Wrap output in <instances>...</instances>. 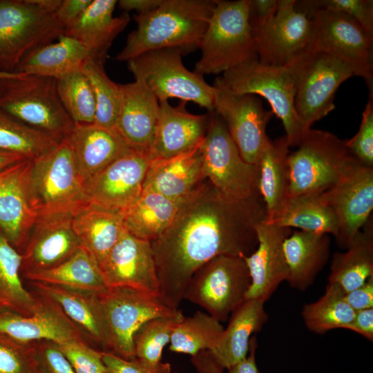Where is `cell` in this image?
<instances>
[{
	"label": "cell",
	"mask_w": 373,
	"mask_h": 373,
	"mask_svg": "<svg viewBox=\"0 0 373 373\" xmlns=\"http://www.w3.org/2000/svg\"><path fill=\"white\" fill-rule=\"evenodd\" d=\"M21 276L29 282L54 285L92 294H99L108 289L98 262L82 247L55 267L25 273Z\"/></svg>",
	"instance_id": "d6a6232c"
},
{
	"label": "cell",
	"mask_w": 373,
	"mask_h": 373,
	"mask_svg": "<svg viewBox=\"0 0 373 373\" xmlns=\"http://www.w3.org/2000/svg\"><path fill=\"white\" fill-rule=\"evenodd\" d=\"M32 357L36 368L43 373H76L55 343H32Z\"/></svg>",
	"instance_id": "f907efd6"
},
{
	"label": "cell",
	"mask_w": 373,
	"mask_h": 373,
	"mask_svg": "<svg viewBox=\"0 0 373 373\" xmlns=\"http://www.w3.org/2000/svg\"><path fill=\"white\" fill-rule=\"evenodd\" d=\"M286 228L338 236V222L323 193L287 197L272 222Z\"/></svg>",
	"instance_id": "8d00e7d4"
},
{
	"label": "cell",
	"mask_w": 373,
	"mask_h": 373,
	"mask_svg": "<svg viewBox=\"0 0 373 373\" xmlns=\"http://www.w3.org/2000/svg\"><path fill=\"white\" fill-rule=\"evenodd\" d=\"M250 285L249 271L242 257L218 256L194 273L183 299L200 306L219 322H224L246 300Z\"/></svg>",
	"instance_id": "7c38bea8"
},
{
	"label": "cell",
	"mask_w": 373,
	"mask_h": 373,
	"mask_svg": "<svg viewBox=\"0 0 373 373\" xmlns=\"http://www.w3.org/2000/svg\"><path fill=\"white\" fill-rule=\"evenodd\" d=\"M373 341V308L356 311L352 321L344 328Z\"/></svg>",
	"instance_id": "9f6ffc18"
},
{
	"label": "cell",
	"mask_w": 373,
	"mask_h": 373,
	"mask_svg": "<svg viewBox=\"0 0 373 373\" xmlns=\"http://www.w3.org/2000/svg\"><path fill=\"white\" fill-rule=\"evenodd\" d=\"M296 6L309 12L313 21L306 50L327 53L350 64L373 88V34L344 13L312 8L305 1H296Z\"/></svg>",
	"instance_id": "8fae6325"
},
{
	"label": "cell",
	"mask_w": 373,
	"mask_h": 373,
	"mask_svg": "<svg viewBox=\"0 0 373 373\" xmlns=\"http://www.w3.org/2000/svg\"><path fill=\"white\" fill-rule=\"evenodd\" d=\"M162 0H120L117 4L126 12L135 10L137 14L150 12L159 6Z\"/></svg>",
	"instance_id": "91938a15"
},
{
	"label": "cell",
	"mask_w": 373,
	"mask_h": 373,
	"mask_svg": "<svg viewBox=\"0 0 373 373\" xmlns=\"http://www.w3.org/2000/svg\"><path fill=\"white\" fill-rule=\"evenodd\" d=\"M289 148L285 135L274 140L269 138L257 163L258 189L265 207L267 222L274 220L287 198Z\"/></svg>",
	"instance_id": "1f68e13d"
},
{
	"label": "cell",
	"mask_w": 373,
	"mask_h": 373,
	"mask_svg": "<svg viewBox=\"0 0 373 373\" xmlns=\"http://www.w3.org/2000/svg\"><path fill=\"white\" fill-rule=\"evenodd\" d=\"M61 140L25 124L0 108L1 151L34 160L54 148Z\"/></svg>",
	"instance_id": "60d3db41"
},
{
	"label": "cell",
	"mask_w": 373,
	"mask_h": 373,
	"mask_svg": "<svg viewBox=\"0 0 373 373\" xmlns=\"http://www.w3.org/2000/svg\"><path fill=\"white\" fill-rule=\"evenodd\" d=\"M345 298L355 312L373 308V276L358 287L345 293Z\"/></svg>",
	"instance_id": "11a10c76"
},
{
	"label": "cell",
	"mask_w": 373,
	"mask_h": 373,
	"mask_svg": "<svg viewBox=\"0 0 373 373\" xmlns=\"http://www.w3.org/2000/svg\"><path fill=\"white\" fill-rule=\"evenodd\" d=\"M72 224L80 246L99 267L126 231L124 214L89 202L72 213Z\"/></svg>",
	"instance_id": "f546056e"
},
{
	"label": "cell",
	"mask_w": 373,
	"mask_h": 373,
	"mask_svg": "<svg viewBox=\"0 0 373 373\" xmlns=\"http://www.w3.org/2000/svg\"><path fill=\"white\" fill-rule=\"evenodd\" d=\"M37 294L56 304L82 332L103 347V332L96 294L30 282Z\"/></svg>",
	"instance_id": "74e56055"
},
{
	"label": "cell",
	"mask_w": 373,
	"mask_h": 373,
	"mask_svg": "<svg viewBox=\"0 0 373 373\" xmlns=\"http://www.w3.org/2000/svg\"><path fill=\"white\" fill-rule=\"evenodd\" d=\"M31 178L39 215L73 213L87 202L84 182L66 137L32 160Z\"/></svg>",
	"instance_id": "5bb4252c"
},
{
	"label": "cell",
	"mask_w": 373,
	"mask_h": 373,
	"mask_svg": "<svg viewBox=\"0 0 373 373\" xmlns=\"http://www.w3.org/2000/svg\"><path fill=\"white\" fill-rule=\"evenodd\" d=\"M81 70L92 87L96 107L95 124L114 130L120 104L119 84L108 77L104 64L90 57Z\"/></svg>",
	"instance_id": "ee69618b"
},
{
	"label": "cell",
	"mask_w": 373,
	"mask_h": 373,
	"mask_svg": "<svg viewBox=\"0 0 373 373\" xmlns=\"http://www.w3.org/2000/svg\"><path fill=\"white\" fill-rule=\"evenodd\" d=\"M329 249V235L300 230L291 232L283 242L286 281L300 291L307 289L327 263Z\"/></svg>",
	"instance_id": "4dcf8cb0"
},
{
	"label": "cell",
	"mask_w": 373,
	"mask_h": 373,
	"mask_svg": "<svg viewBox=\"0 0 373 373\" xmlns=\"http://www.w3.org/2000/svg\"><path fill=\"white\" fill-rule=\"evenodd\" d=\"M176 49L152 50L127 61L135 81L143 84L160 101L178 98L214 111L217 89L203 76L189 70Z\"/></svg>",
	"instance_id": "9c48e42d"
},
{
	"label": "cell",
	"mask_w": 373,
	"mask_h": 373,
	"mask_svg": "<svg viewBox=\"0 0 373 373\" xmlns=\"http://www.w3.org/2000/svg\"><path fill=\"white\" fill-rule=\"evenodd\" d=\"M256 337L253 336L250 341L247 356L244 360L228 368L227 373H259L256 361Z\"/></svg>",
	"instance_id": "680465c9"
},
{
	"label": "cell",
	"mask_w": 373,
	"mask_h": 373,
	"mask_svg": "<svg viewBox=\"0 0 373 373\" xmlns=\"http://www.w3.org/2000/svg\"><path fill=\"white\" fill-rule=\"evenodd\" d=\"M60 101L76 124H93L95 120V102L90 84L82 70L56 79Z\"/></svg>",
	"instance_id": "7bdbcfd3"
},
{
	"label": "cell",
	"mask_w": 373,
	"mask_h": 373,
	"mask_svg": "<svg viewBox=\"0 0 373 373\" xmlns=\"http://www.w3.org/2000/svg\"><path fill=\"white\" fill-rule=\"evenodd\" d=\"M223 330L220 322L206 312L197 311L192 316H184L177 325L169 350L191 356L200 351L210 350Z\"/></svg>",
	"instance_id": "b9f144b4"
},
{
	"label": "cell",
	"mask_w": 373,
	"mask_h": 373,
	"mask_svg": "<svg viewBox=\"0 0 373 373\" xmlns=\"http://www.w3.org/2000/svg\"><path fill=\"white\" fill-rule=\"evenodd\" d=\"M35 373H43V372H41V371H39L38 369L36 368Z\"/></svg>",
	"instance_id": "be15d7a7"
},
{
	"label": "cell",
	"mask_w": 373,
	"mask_h": 373,
	"mask_svg": "<svg viewBox=\"0 0 373 373\" xmlns=\"http://www.w3.org/2000/svg\"><path fill=\"white\" fill-rule=\"evenodd\" d=\"M278 0H249L248 21L252 32L264 28L274 17Z\"/></svg>",
	"instance_id": "f5cc1de1"
},
{
	"label": "cell",
	"mask_w": 373,
	"mask_h": 373,
	"mask_svg": "<svg viewBox=\"0 0 373 373\" xmlns=\"http://www.w3.org/2000/svg\"><path fill=\"white\" fill-rule=\"evenodd\" d=\"M22 256L0 230V307L23 316L37 312L42 298L27 290L21 274Z\"/></svg>",
	"instance_id": "f35d334b"
},
{
	"label": "cell",
	"mask_w": 373,
	"mask_h": 373,
	"mask_svg": "<svg viewBox=\"0 0 373 373\" xmlns=\"http://www.w3.org/2000/svg\"><path fill=\"white\" fill-rule=\"evenodd\" d=\"M266 220L260 194L236 200L207 180L182 204L173 222L151 242L158 298L177 310L194 273L222 255L245 257L256 248V227Z\"/></svg>",
	"instance_id": "6da1fadb"
},
{
	"label": "cell",
	"mask_w": 373,
	"mask_h": 373,
	"mask_svg": "<svg viewBox=\"0 0 373 373\" xmlns=\"http://www.w3.org/2000/svg\"><path fill=\"white\" fill-rule=\"evenodd\" d=\"M296 0H278L276 12L262 29L254 32L259 62L285 66L309 46L313 21L309 12L298 8Z\"/></svg>",
	"instance_id": "2e32d148"
},
{
	"label": "cell",
	"mask_w": 373,
	"mask_h": 373,
	"mask_svg": "<svg viewBox=\"0 0 373 373\" xmlns=\"http://www.w3.org/2000/svg\"><path fill=\"white\" fill-rule=\"evenodd\" d=\"M0 108L25 124L63 140L74 123L65 111L56 79L26 75L0 82Z\"/></svg>",
	"instance_id": "52a82bcc"
},
{
	"label": "cell",
	"mask_w": 373,
	"mask_h": 373,
	"mask_svg": "<svg viewBox=\"0 0 373 373\" xmlns=\"http://www.w3.org/2000/svg\"><path fill=\"white\" fill-rule=\"evenodd\" d=\"M119 88L114 130L131 149L149 155L159 117V100L138 81L119 84Z\"/></svg>",
	"instance_id": "cb8c5ba5"
},
{
	"label": "cell",
	"mask_w": 373,
	"mask_h": 373,
	"mask_svg": "<svg viewBox=\"0 0 373 373\" xmlns=\"http://www.w3.org/2000/svg\"><path fill=\"white\" fill-rule=\"evenodd\" d=\"M159 117L149 151L151 159L168 158L186 152L201 143L205 136L209 113H191L187 102L173 106L168 100L160 101Z\"/></svg>",
	"instance_id": "484cf974"
},
{
	"label": "cell",
	"mask_w": 373,
	"mask_h": 373,
	"mask_svg": "<svg viewBox=\"0 0 373 373\" xmlns=\"http://www.w3.org/2000/svg\"><path fill=\"white\" fill-rule=\"evenodd\" d=\"M216 89L214 111L224 121L244 160L257 165L269 140L266 128L274 113L264 108L256 95H234Z\"/></svg>",
	"instance_id": "d6986e66"
},
{
	"label": "cell",
	"mask_w": 373,
	"mask_h": 373,
	"mask_svg": "<svg viewBox=\"0 0 373 373\" xmlns=\"http://www.w3.org/2000/svg\"><path fill=\"white\" fill-rule=\"evenodd\" d=\"M80 247L72 213L39 214L21 254V274L55 267Z\"/></svg>",
	"instance_id": "ffe728a7"
},
{
	"label": "cell",
	"mask_w": 373,
	"mask_h": 373,
	"mask_svg": "<svg viewBox=\"0 0 373 373\" xmlns=\"http://www.w3.org/2000/svg\"><path fill=\"white\" fill-rule=\"evenodd\" d=\"M32 166L25 159L0 171V230L20 254L39 216Z\"/></svg>",
	"instance_id": "e0dca14e"
},
{
	"label": "cell",
	"mask_w": 373,
	"mask_h": 373,
	"mask_svg": "<svg viewBox=\"0 0 373 373\" xmlns=\"http://www.w3.org/2000/svg\"><path fill=\"white\" fill-rule=\"evenodd\" d=\"M249 0H216L199 48L194 72L220 75L258 59L256 44L248 21Z\"/></svg>",
	"instance_id": "3957f363"
},
{
	"label": "cell",
	"mask_w": 373,
	"mask_h": 373,
	"mask_svg": "<svg viewBox=\"0 0 373 373\" xmlns=\"http://www.w3.org/2000/svg\"><path fill=\"white\" fill-rule=\"evenodd\" d=\"M76 373H107L102 361V352L86 342L58 345Z\"/></svg>",
	"instance_id": "681fc988"
},
{
	"label": "cell",
	"mask_w": 373,
	"mask_h": 373,
	"mask_svg": "<svg viewBox=\"0 0 373 373\" xmlns=\"http://www.w3.org/2000/svg\"><path fill=\"white\" fill-rule=\"evenodd\" d=\"M32 343L23 344L0 334V373H35Z\"/></svg>",
	"instance_id": "7dc6e473"
},
{
	"label": "cell",
	"mask_w": 373,
	"mask_h": 373,
	"mask_svg": "<svg viewBox=\"0 0 373 373\" xmlns=\"http://www.w3.org/2000/svg\"><path fill=\"white\" fill-rule=\"evenodd\" d=\"M40 296L42 305L32 315L23 316L9 310L0 312V334L23 344L41 341L57 345L86 342L79 329L59 307L48 298Z\"/></svg>",
	"instance_id": "603a6c76"
},
{
	"label": "cell",
	"mask_w": 373,
	"mask_h": 373,
	"mask_svg": "<svg viewBox=\"0 0 373 373\" xmlns=\"http://www.w3.org/2000/svg\"><path fill=\"white\" fill-rule=\"evenodd\" d=\"M108 373V372H107Z\"/></svg>",
	"instance_id": "03108f58"
},
{
	"label": "cell",
	"mask_w": 373,
	"mask_h": 373,
	"mask_svg": "<svg viewBox=\"0 0 373 373\" xmlns=\"http://www.w3.org/2000/svg\"><path fill=\"white\" fill-rule=\"evenodd\" d=\"M117 4L115 0H93L64 30V35L81 44L90 58L102 64L113 41L131 20L128 12L113 17Z\"/></svg>",
	"instance_id": "4316f807"
},
{
	"label": "cell",
	"mask_w": 373,
	"mask_h": 373,
	"mask_svg": "<svg viewBox=\"0 0 373 373\" xmlns=\"http://www.w3.org/2000/svg\"><path fill=\"white\" fill-rule=\"evenodd\" d=\"M287 65L295 78L296 112L308 128L335 108V94L343 82L360 77L354 66L322 52L305 50Z\"/></svg>",
	"instance_id": "ba28073f"
},
{
	"label": "cell",
	"mask_w": 373,
	"mask_h": 373,
	"mask_svg": "<svg viewBox=\"0 0 373 373\" xmlns=\"http://www.w3.org/2000/svg\"><path fill=\"white\" fill-rule=\"evenodd\" d=\"M187 198L174 200L142 189L139 198L124 214L126 230L140 239L149 242L155 240L171 224Z\"/></svg>",
	"instance_id": "e575fe53"
},
{
	"label": "cell",
	"mask_w": 373,
	"mask_h": 373,
	"mask_svg": "<svg viewBox=\"0 0 373 373\" xmlns=\"http://www.w3.org/2000/svg\"><path fill=\"white\" fill-rule=\"evenodd\" d=\"M323 195L337 219L338 232L336 241L345 249L370 218L373 209V168L352 157L335 184Z\"/></svg>",
	"instance_id": "9a60e30c"
},
{
	"label": "cell",
	"mask_w": 373,
	"mask_h": 373,
	"mask_svg": "<svg viewBox=\"0 0 373 373\" xmlns=\"http://www.w3.org/2000/svg\"><path fill=\"white\" fill-rule=\"evenodd\" d=\"M191 361L197 373H224V369L208 351L199 352Z\"/></svg>",
	"instance_id": "6f0895ef"
},
{
	"label": "cell",
	"mask_w": 373,
	"mask_h": 373,
	"mask_svg": "<svg viewBox=\"0 0 373 373\" xmlns=\"http://www.w3.org/2000/svg\"><path fill=\"white\" fill-rule=\"evenodd\" d=\"M184 316L178 309L172 315L153 318L144 323L133 336L135 358L157 363L163 348L170 342L173 332Z\"/></svg>",
	"instance_id": "f6af8a7d"
},
{
	"label": "cell",
	"mask_w": 373,
	"mask_h": 373,
	"mask_svg": "<svg viewBox=\"0 0 373 373\" xmlns=\"http://www.w3.org/2000/svg\"><path fill=\"white\" fill-rule=\"evenodd\" d=\"M208 113V126L202 144L207 180L233 199L243 200L260 194L258 166L244 160L220 115L215 111Z\"/></svg>",
	"instance_id": "4fadbf2b"
},
{
	"label": "cell",
	"mask_w": 373,
	"mask_h": 373,
	"mask_svg": "<svg viewBox=\"0 0 373 373\" xmlns=\"http://www.w3.org/2000/svg\"><path fill=\"white\" fill-rule=\"evenodd\" d=\"M89 57L86 49L75 39L63 35L57 40L28 54L15 73L35 75L57 79L81 70Z\"/></svg>",
	"instance_id": "d590c367"
},
{
	"label": "cell",
	"mask_w": 373,
	"mask_h": 373,
	"mask_svg": "<svg viewBox=\"0 0 373 373\" xmlns=\"http://www.w3.org/2000/svg\"><path fill=\"white\" fill-rule=\"evenodd\" d=\"M150 161L131 149L84 182L86 201L124 214L142 191Z\"/></svg>",
	"instance_id": "ac0fdd59"
},
{
	"label": "cell",
	"mask_w": 373,
	"mask_h": 373,
	"mask_svg": "<svg viewBox=\"0 0 373 373\" xmlns=\"http://www.w3.org/2000/svg\"><path fill=\"white\" fill-rule=\"evenodd\" d=\"M23 74V73H8V72L0 71V82L5 79L18 77L22 75Z\"/></svg>",
	"instance_id": "6125c7cd"
},
{
	"label": "cell",
	"mask_w": 373,
	"mask_h": 373,
	"mask_svg": "<svg viewBox=\"0 0 373 373\" xmlns=\"http://www.w3.org/2000/svg\"><path fill=\"white\" fill-rule=\"evenodd\" d=\"M3 310H6V309H5L2 308L1 307H0V312H1Z\"/></svg>",
	"instance_id": "e7e4bbea"
},
{
	"label": "cell",
	"mask_w": 373,
	"mask_h": 373,
	"mask_svg": "<svg viewBox=\"0 0 373 373\" xmlns=\"http://www.w3.org/2000/svg\"><path fill=\"white\" fill-rule=\"evenodd\" d=\"M305 3L315 8L344 13L373 34L372 0H307Z\"/></svg>",
	"instance_id": "c3c4849f"
},
{
	"label": "cell",
	"mask_w": 373,
	"mask_h": 373,
	"mask_svg": "<svg viewBox=\"0 0 373 373\" xmlns=\"http://www.w3.org/2000/svg\"><path fill=\"white\" fill-rule=\"evenodd\" d=\"M202 142L173 157L151 159L143 189L174 200L190 197L207 180L203 166Z\"/></svg>",
	"instance_id": "d4e9b609"
},
{
	"label": "cell",
	"mask_w": 373,
	"mask_h": 373,
	"mask_svg": "<svg viewBox=\"0 0 373 373\" xmlns=\"http://www.w3.org/2000/svg\"><path fill=\"white\" fill-rule=\"evenodd\" d=\"M216 0H162L154 10L133 16L136 28L116 59L128 61L145 52L176 49L182 55L199 48Z\"/></svg>",
	"instance_id": "7a4b0ae2"
},
{
	"label": "cell",
	"mask_w": 373,
	"mask_h": 373,
	"mask_svg": "<svg viewBox=\"0 0 373 373\" xmlns=\"http://www.w3.org/2000/svg\"><path fill=\"white\" fill-rule=\"evenodd\" d=\"M103 332L104 352L135 358L133 336L146 321L175 314L158 296L126 287H108L96 294Z\"/></svg>",
	"instance_id": "8992f818"
},
{
	"label": "cell",
	"mask_w": 373,
	"mask_h": 373,
	"mask_svg": "<svg viewBox=\"0 0 373 373\" xmlns=\"http://www.w3.org/2000/svg\"><path fill=\"white\" fill-rule=\"evenodd\" d=\"M349 154L361 164L373 168V88L362 114L357 133L345 140Z\"/></svg>",
	"instance_id": "bcb514c9"
},
{
	"label": "cell",
	"mask_w": 373,
	"mask_h": 373,
	"mask_svg": "<svg viewBox=\"0 0 373 373\" xmlns=\"http://www.w3.org/2000/svg\"><path fill=\"white\" fill-rule=\"evenodd\" d=\"M93 0H61L54 12L56 21L65 29L72 24Z\"/></svg>",
	"instance_id": "db71d44e"
},
{
	"label": "cell",
	"mask_w": 373,
	"mask_h": 373,
	"mask_svg": "<svg viewBox=\"0 0 373 373\" xmlns=\"http://www.w3.org/2000/svg\"><path fill=\"white\" fill-rule=\"evenodd\" d=\"M352 157L345 140L329 131L309 128L289 153L287 197L327 191Z\"/></svg>",
	"instance_id": "30bf717a"
},
{
	"label": "cell",
	"mask_w": 373,
	"mask_h": 373,
	"mask_svg": "<svg viewBox=\"0 0 373 373\" xmlns=\"http://www.w3.org/2000/svg\"><path fill=\"white\" fill-rule=\"evenodd\" d=\"M25 159L20 155L0 150V171Z\"/></svg>",
	"instance_id": "94428289"
},
{
	"label": "cell",
	"mask_w": 373,
	"mask_h": 373,
	"mask_svg": "<svg viewBox=\"0 0 373 373\" xmlns=\"http://www.w3.org/2000/svg\"><path fill=\"white\" fill-rule=\"evenodd\" d=\"M346 251L334 254L328 283L347 293L373 276V224L370 218L350 241Z\"/></svg>",
	"instance_id": "836d02e7"
},
{
	"label": "cell",
	"mask_w": 373,
	"mask_h": 373,
	"mask_svg": "<svg viewBox=\"0 0 373 373\" xmlns=\"http://www.w3.org/2000/svg\"><path fill=\"white\" fill-rule=\"evenodd\" d=\"M258 244L248 256L242 257L251 278L246 299L265 303L287 279V266L283 250L285 239L292 232L266 220L256 227Z\"/></svg>",
	"instance_id": "7402d4cb"
},
{
	"label": "cell",
	"mask_w": 373,
	"mask_h": 373,
	"mask_svg": "<svg viewBox=\"0 0 373 373\" xmlns=\"http://www.w3.org/2000/svg\"><path fill=\"white\" fill-rule=\"evenodd\" d=\"M100 268L108 287H131L158 296L159 283L149 241L126 230Z\"/></svg>",
	"instance_id": "44dd1931"
},
{
	"label": "cell",
	"mask_w": 373,
	"mask_h": 373,
	"mask_svg": "<svg viewBox=\"0 0 373 373\" xmlns=\"http://www.w3.org/2000/svg\"><path fill=\"white\" fill-rule=\"evenodd\" d=\"M345 295L340 286L328 283L320 298L303 306L302 316L307 329L317 334L344 329L355 314V311L346 302Z\"/></svg>",
	"instance_id": "ab89813d"
},
{
	"label": "cell",
	"mask_w": 373,
	"mask_h": 373,
	"mask_svg": "<svg viewBox=\"0 0 373 373\" xmlns=\"http://www.w3.org/2000/svg\"><path fill=\"white\" fill-rule=\"evenodd\" d=\"M108 373H171L169 363H149L137 358L126 359L109 352H102Z\"/></svg>",
	"instance_id": "816d5d0a"
},
{
	"label": "cell",
	"mask_w": 373,
	"mask_h": 373,
	"mask_svg": "<svg viewBox=\"0 0 373 373\" xmlns=\"http://www.w3.org/2000/svg\"><path fill=\"white\" fill-rule=\"evenodd\" d=\"M264 305L261 300L246 299L231 313L227 327L209 350L224 370L247 356L252 336L268 319Z\"/></svg>",
	"instance_id": "f1b7e54d"
},
{
	"label": "cell",
	"mask_w": 373,
	"mask_h": 373,
	"mask_svg": "<svg viewBox=\"0 0 373 373\" xmlns=\"http://www.w3.org/2000/svg\"><path fill=\"white\" fill-rule=\"evenodd\" d=\"M60 2L0 0V71L15 73L28 54L64 34L54 16Z\"/></svg>",
	"instance_id": "5b68a950"
},
{
	"label": "cell",
	"mask_w": 373,
	"mask_h": 373,
	"mask_svg": "<svg viewBox=\"0 0 373 373\" xmlns=\"http://www.w3.org/2000/svg\"><path fill=\"white\" fill-rule=\"evenodd\" d=\"M213 86L234 95L264 97L281 120L289 147H297L311 128L296 112L295 78L288 65L270 66L254 60L219 75Z\"/></svg>",
	"instance_id": "277c9868"
},
{
	"label": "cell",
	"mask_w": 373,
	"mask_h": 373,
	"mask_svg": "<svg viewBox=\"0 0 373 373\" xmlns=\"http://www.w3.org/2000/svg\"><path fill=\"white\" fill-rule=\"evenodd\" d=\"M66 138L83 182L132 149L115 130L95 123L74 124Z\"/></svg>",
	"instance_id": "83f0119b"
}]
</instances>
